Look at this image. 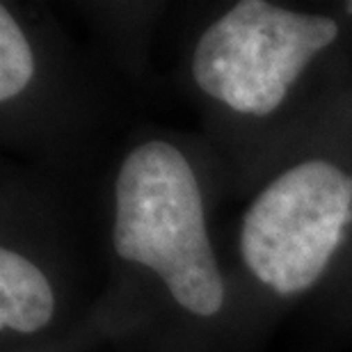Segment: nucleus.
<instances>
[{"label": "nucleus", "mask_w": 352, "mask_h": 352, "mask_svg": "<svg viewBox=\"0 0 352 352\" xmlns=\"http://www.w3.org/2000/svg\"><path fill=\"white\" fill-rule=\"evenodd\" d=\"M115 201L117 254L156 272L188 311H220L224 279L208 241L199 183L186 156L163 140L138 146L119 167Z\"/></svg>", "instance_id": "1"}, {"label": "nucleus", "mask_w": 352, "mask_h": 352, "mask_svg": "<svg viewBox=\"0 0 352 352\" xmlns=\"http://www.w3.org/2000/svg\"><path fill=\"white\" fill-rule=\"evenodd\" d=\"M352 222V176L327 160L279 174L248 208L241 252L252 274L279 295L311 288Z\"/></svg>", "instance_id": "2"}, {"label": "nucleus", "mask_w": 352, "mask_h": 352, "mask_svg": "<svg viewBox=\"0 0 352 352\" xmlns=\"http://www.w3.org/2000/svg\"><path fill=\"white\" fill-rule=\"evenodd\" d=\"M53 288L37 265L10 248L0 250V325L32 334L53 318Z\"/></svg>", "instance_id": "3"}, {"label": "nucleus", "mask_w": 352, "mask_h": 352, "mask_svg": "<svg viewBox=\"0 0 352 352\" xmlns=\"http://www.w3.org/2000/svg\"><path fill=\"white\" fill-rule=\"evenodd\" d=\"M34 74V58L25 34L10 10L0 7V101H10L28 87Z\"/></svg>", "instance_id": "4"}, {"label": "nucleus", "mask_w": 352, "mask_h": 352, "mask_svg": "<svg viewBox=\"0 0 352 352\" xmlns=\"http://www.w3.org/2000/svg\"><path fill=\"white\" fill-rule=\"evenodd\" d=\"M346 12H348V14H352V3H346Z\"/></svg>", "instance_id": "5"}]
</instances>
